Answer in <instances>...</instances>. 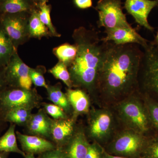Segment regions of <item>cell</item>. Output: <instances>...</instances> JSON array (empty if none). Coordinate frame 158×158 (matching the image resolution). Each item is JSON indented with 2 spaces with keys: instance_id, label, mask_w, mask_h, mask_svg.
<instances>
[{
  "instance_id": "1",
  "label": "cell",
  "mask_w": 158,
  "mask_h": 158,
  "mask_svg": "<svg viewBox=\"0 0 158 158\" xmlns=\"http://www.w3.org/2000/svg\"><path fill=\"white\" fill-rule=\"evenodd\" d=\"M143 53L138 44L116 45L109 41L99 73L98 91L107 96L116 97L138 88Z\"/></svg>"
},
{
  "instance_id": "2",
  "label": "cell",
  "mask_w": 158,
  "mask_h": 158,
  "mask_svg": "<svg viewBox=\"0 0 158 158\" xmlns=\"http://www.w3.org/2000/svg\"><path fill=\"white\" fill-rule=\"evenodd\" d=\"M72 37L77 48L75 59L68 67L73 87L96 92L108 42L102 41L97 31L83 27L76 29Z\"/></svg>"
},
{
  "instance_id": "3",
  "label": "cell",
  "mask_w": 158,
  "mask_h": 158,
  "mask_svg": "<svg viewBox=\"0 0 158 158\" xmlns=\"http://www.w3.org/2000/svg\"><path fill=\"white\" fill-rule=\"evenodd\" d=\"M42 97L36 88L8 86L0 93V117L9 110L23 108L33 110L41 106Z\"/></svg>"
},
{
  "instance_id": "4",
  "label": "cell",
  "mask_w": 158,
  "mask_h": 158,
  "mask_svg": "<svg viewBox=\"0 0 158 158\" xmlns=\"http://www.w3.org/2000/svg\"><path fill=\"white\" fill-rule=\"evenodd\" d=\"M144 50L138 72V87L158 98V47L150 41Z\"/></svg>"
},
{
  "instance_id": "5",
  "label": "cell",
  "mask_w": 158,
  "mask_h": 158,
  "mask_svg": "<svg viewBox=\"0 0 158 158\" xmlns=\"http://www.w3.org/2000/svg\"><path fill=\"white\" fill-rule=\"evenodd\" d=\"M121 0H99L94 9L98 12V28L112 29L133 28L123 11Z\"/></svg>"
},
{
  "instance_id": "6",
  "label": "cell",
  "mask_w": 158,
  "mask_h": 158,
  "mask_svg": "<svg viewBox=\"0 0 158 158\" xmlns=\"http://www.w3.org/2000/svg\"><path fill=\"white\" fill-rule=\"evenodd\" d=\"M31 14L23 12L0 15V23L17 49L31 38L29 31Z\"/></svg>"
},
{
  "instance_id": "7",
  "label": "cell",
  "mask_w": 158,
  "mask_h": 158,
  "mask_svg": "<svg viewBox=\"0 0 158 158\" xmlns=\"http://www.w3.org/2000/svg\"><path fill=\"white\" fill-rule=\"evenodd\" d=\"M119 110L123 120L134 131L143 135L149 131L151 121L147 109L140 102L128 100L121 104Z\"/></svg>"
},
{
  "instance_id": "8",
  "label": "cell",
  "mask_w": 158,
  "mask_h": 158,
  "mask_svg": "<svg viewBox=\"0 0 158 158\" xmlns=\"http://www.w3.org/2000/svg\"><path fill=\"white\" fill-rule=\"evenodd\" d=\"M146 141L142 134L135 131L125 132L111 143L110 152L108 153L115 156L140 158Z\"/></svg>"
},
{
  "instance_id": "9",
  "label": "cell",
  "mask_w": 158,
  "mask_h": 158,
  "mask_svg": "<svg viewBox=\"0 0 158 158\" xmlns=\"http://www.w3.org/2000/svg\"><path fill=\"white\" fill-rule=\"evenodd\" d=\"M30 69V67L20 58L17 50L15 51L5 69V77L8 86L31 89L33 83L29 73Z\"/></svg>"
},
{
  "instance_id": "10",
  "label": "cell",
  "mask_w": 158,
  "mask_h": 158,
  "mask_svg": "<svg viewBox=\"0 0 158 158\" xmlns=\"http://www.w3.org/2000/svg\"><path fill=\"white\" fill-rule=\"evenodd\" d=\"M157 6L156 0H126L124 8L138 25L153 32L154 28L148 23V17L152 9Z\"/></svg>"
},
{
  "instance_id": "11",
  "label": "cell",
  "mask_w": 158,
  "mask_h": 158,
  "mask_svg": "<svg viewBox=\"0 0 158 158\" xmlns=\"http://www.w3.org/2000/svg\"><path fill=\"white\" fill-rule=\"evenodd\" d=\"M104 32L106 36L101 38L104 42L111 41L116 45L135 44L141 46L144 49L149 45V40L142 37L134 28L105 29Z\"/></svg>"
},
{
  "instance_id": "12",
  "label": "cell",
  "mask_w": 158,
  "mask_h": 158,
  "mask_svg": "<svg viewBox=\"0 0 158 158\" xmlns=\"http://www.w3.org/2000/svg\"><path fill=\"white\" fill-rule=\"evenodd\" d=\"M113 124V117L108 111L98 110L94 112L89 121V135L96 140H103L109 135Z\"/></svg>"
},
{
  "instance_id": "13",
  "label": "cell",
  "mask_w": 158,
  "mask_h": 158,
  "mask_svg": "<svg viewBox=\"0 0 158 158\" xmlns=\"http://www.w3.org/2000/svg\"><path fill=\"white\" fill-rule=\"evenodd\" d=\"M53 119L48 116L44 109L32 114L25 127L29 135L51 139V129Z\"/></svg>"
},
{
  "instance_id": "14",
  "label": "cell",
  "mask_w": 158,
  "mask_h": 158,
  "mask_svg": "<svg viewBox=\"0 0 158 158\" xmlns=\"http://www.w3.org/2000/svg\"><path fill=\"white\" fill-rule=\"evenodd\" d=\"M16 135L23 151L27 154H43L56 148L55 144L46 138L19 131H16Z\"/></svg>"
},
{
  "instance_id": "15",
  "label": "cell",
  "mask_w": 158,
  "mask_h": 158,
  "mask_svg": "<svg viewBox=\"0 0 158 158\" xmlns=\"http://www.w3.org/2000/svg\"><path fill=\"white\" fill-rule=\"evenodd\" d=\"M75 118L53 119L51 129V139L59 145H65L75 132Z\"/></svg>"
},
{
  "instance_id": "16",
  "label": "cell",
  "mask_w": 158,
  "mask_h": 158,
  "mask_svg": "<svg viewBox=\"0 0 158 158\" xmlns=\"http://www.w3.org/2000/svg\"><path fill=\"white\" fill-rule=\"evenodd\" d=\"M89 145L85 133L76 131L63 150L66 158H86Z\"/></svg>"
},
{
  "instance_id": "17",
  "label": "cell",
  "mask_w": 158,
  "mask_h": 158,
  "mask_svg": "<svg viewBox=\"0 0 158 158\" xmlns=\"http://www.w3.org/2000/svg\"><path fill=\"white\" fill-rule=\"evenodd\" d=\"M65 94L74 114L73 118L77 115L88 113L90 102L88 95L84 90L80 88H68Z\"/></svg>"
},
{
  "instance_id": "18",
  "label": "cell",
  "mask_w": 158,
  "mask_h": 158,
  "mask_svg": "<svg viewBox=\"0 0 158 158\" xmlns=\"http://www.w3.org/2000/svg\"><path fill=\"white\" fill-rule=\"evenodd\" d=\"M37 6L32 0H0V15L27 12L31 13Z\"/></svg>"
},
{
  "instance_id": "19",
  "label": "cell",
  "mask_w": 158,
  "mask_h": 158,
  "mask_svg": "<svg viewBox=\"0 0 158 158\" xmlns=\"http://www.w3.org/2000/svg\"><path fill=\"white\" fill-rule=\"evenodd\" d=\"M48 98L54 104L60 107L65 113L69 115L73 111L72 108L67 98L65 93L62 90V85L60 83L56 85H48L46 88Z\"/></svg>"
},
{
  "instance_id": "20",
  "label": "cell",
  "mask_w": 158,
  "mask_h": 158,
  "mask_svg": "<svg viewBox=\"0 0 158 158\" xmlns=\"http://www.w3.org/2000/svg\"><path fill=\"white\" fill-rule=\"evenodd\" d=\"M15 126L11 123L6 132L0 138V152L16 153L25 157V152L18 146Z\"/></svg>"
},
{
  "instance_id": "21",
  "label": "cell",
  "mask_w": 158,
  "mask_h": 158,
  "mask_svg": "<svg viewBox=\"0 0 158 158\" xmlns=\"http://www.w3.org/2000/svg\"><path fill=\"white\" fill-rule=\"evenodd\" d=\"M0 23V68H5L17 51Z\"/></svg>"
},
{
  "instance_id": "22",
  "label": "cell",
  "mask_w": 158,
  "mask_h": 158,
  "mask_svg": "<svg viewBox=\"0 0 158 158\" xmlns=\"http://www.w3.org/2000/svg\"><path fill=\"white\" fill-rule=\"evenodd\" d=\"M29 31L30 37L41 39L43 37H52L48 28L40 19L38 8L31 12L29 20Z\"/></svg>"
},
{
  "instance_id": "23",
  "label": "cell",
  "mask_w": 158,
  "mask_h": 158,
  "mask_svg": "<svg viewBox=\"0 0 158 158\" xmlns=\"http://www.w3.org/2000/svg\"><path fill=\"white\" fill-rule=\"evenodd\" d=\"M32 111L26 108H16L6 112L1 116V118L5 122H9L25 127L33 114Z\"/></svg>"
},
{
  "instance_id": "24",
  "label": "cell",
  "mask_w": 158,
  "mask_h": 158,
  "mask_svg": "<svg viewBox=\"0 0 158 158\" xmlns=\"http://www.w3.org/2000/svg\"><path fill=\"white\" fill-rule=\"evenodd\" d=\"M77 48L75 44L65 43L55 48L52 52L59 61L68 67L76 57Z\"/></svg>"
},
{
  "instance_id": "25",
  "label": "cell",
  "mask_w": 158,
  "mask_h": 158,
  "mask_svg": "<svg viewBox=\"0 0 158 158\" xmlns=\"http://www.w3.org/2000/svg\"><path fill=\"white\" fill-rule=\"evenodd\" d=\"M37 8L40 19L43 23L48 28L52 34V37H61V34H59L57 32L52 22L50 15L52 9L51 5H47V3L37 4Z\"/></svg>"
},
{
  "instance_id": "26",
  "label": "cell",
  "mask_w": 158,
  "mask_h": 158,
  "mask_svg": "<svg viewBox=\"0 0 158 158\" xmlns=\"http://www.w3.org/2000/svg\"><path fill=\"white\" fill-rule=\"evenodd\" d=\"M48 72L52 74L55 78L62 81L68 88L73 87L68 67L63 62L59 61L53 67L48 70Z\"/></svg>"
},
{
  "instance_id": "27",
  "label": "cell",
  "mask_w": 158,
  "mask_h": 158,
  "mask_svg": "<svg viewBox=\"0 0 158 158\" xmlns=\"http://www.w3.org/2000/svg\"><path fill=\"white\" fill-rule=\"evenodd\" d=\"M46 69L44 66L39 65L36 68H30V76L32 83L36 87H44L46 89L48 85L46 82L44 74Z\"/></svg>"
},
{
  "instance_id": "28",
  "label": "cell",
  "mask_w": 158,
  "mask_h": 158,
  "mask_svg": "<svg viewBox=\"0 0 158 158\" xmlns=\"http://www.w3.org/2000/svg\"><path fill=\"white\" fill-rule=\"evenodd\" d=\"M141 156L142 158H158V136L147 140Z\"/></svg>"
},
{
  "instance_id": "29",
  "label": "cell",
  "mask_w": 158,
  "mask_h": 158,
  "mask_svg": "<svg viewBox=\"0 0 158 158\" xmlns=\"http://www.w3.org/2000/svg\"><path fill=\"white\" fill-rule=\"evenodd\" d=\"M41 106L48 115L52 116L53 119H65L69 118L68 115L62 108L54 104L42 103Z\"/></svg>"
},
{
  "instance_id": "30",
  "label": "cell",
  "mask_w": 158,
  "mask_h": 158,
  "mask_svg": "<svg viewBox=\"0 0 158 158\" xmlns=\"http://www.w3.org/2000/svg\"><path fill=\"white\" fill-rule=\"evenodd\" d=\"M146 109L152 123L158 129V103L148 101Z\"/></svg>"
},
{
  "instance_id": "31",
  "label": "cell",
  "mask_w": 158,
  "mask_h": 158,
  "mask_svg": "<svg viewBox=\"0 0 158 158\" xmlns=\"http://www.w3.org/2000/svg\"><path fill=\"white\" fill-rule=\"evenodd\" d=\"M104 149L96 142L89 145L86 158H105Z\"/></svg>"
},
{
  "instance_id": "32",
  "label": "cell",
  "mask_w": 158,
  "mask_h": 158,
  "mask_svg": "<svg viewBox=\"0 0 158 158\" xmlns=\"http://www.w3.org/2000/svg\"><path fill=\"white\" fill-rule=\"evenodd\" d=\"M40 158H66L63 149L55 148L42 154Z\"/></svg>"
},
{
  "instance_id": "33",
  "label": "cell",
  "mask_w": 158,
  "mask_h": 158,
  "mask_svg": "<svg viewBox=\"0 0 158 158\" xmlns=\"http://www.w3.org/2000/svg\"><path fill=\"white\" fill-rule=\"evenodd\" d=\"M77 7L80 9H87L92 7V0H73Z\"/></svg>"
},
{
  "instance_id": "34",
  "label": "cell",
  "mask_w": 158,
  "mask_h": 158,
  "mask_svg": "<svg viewBox=\"0 0 158 158\" xmlns=\"http://www.w3.org/2000/svg\"><path fill=\"white\" fill-rule=\"evenodd\" d=\"M5 68H0V93L8 87L5 77Z\"/></svg>"
},
{
  "instance_id": "35",
  "label": "cell",
  "mask_w": 158,
  "mask_h": 158,
  "mask_svg": "<svg viewBox=\"0 0 158 158\" xmlns=\"http://www.w3.org/2000/svg\"><path fill=\"white\" fill-rule=\"evenodd\" d=\"M104 153L105 158H135L127 157L121 156L113 155L110 154L107 152L106 151V150H105V149L104 152Z\"/></svg>"
},
{
  "instance_id": "36",
  "label": "cell",
  "mask_w": 158,
  "mask_h": 158,
  "mask_svg": "<svg viewBox=\"0 0 158 158\" xmlns=\"http://www.w3.org/2000/svg\"><path fill=\"white\" fill-rule=\"evenodd\" d=\"M150 43L152 45L156 46L158 47V30L154 39L152 41H150Z\"/></svg>"
},
{
  "instance_id": "37",
  "label": "cell",
  "mask_w": 158,
  "mask_h": 158,
  "mask_svg": "<svg viewBox=\"0 0 158 158\" xmlns=\"http://www.w3.org/2000/svg\"><path fill=\"white\" fill-rule=\"evenodd\" d=\"M48 0H37V4H44V3H47L48 2Z\"/></svg>"
},
{
  "instance_id": "38",
  "label": "cell",
  "mask_w": 158,
  "mask_h": 158,
  "mask_svg": "<svg viewBox=\"0 0 158 158\" xmlns=\"http://www.w3.org/2000/svg\"><path fill=\"white\" fill-rule=\"evenodd\" d=\"M25 158H36L34 156V155L32 154H27V155L25 156Z\"/></svg>"
},
{
  "instance_id": "39",
  "label": "cell",
  "mask_w": 158,
  "mask_h": 158,
  "mask_svg": "<svg viewBox=\"0 0 158 158\" xmlns=\"http://www.w3.org/2000/svg\"><path fill=\"white\" fill-rule=\"evenodd\" d=\"M3 123L6 122H5L3 121L2 119V118L0 117V132H1V131L2 130V127Z\"/></svg>"
},
{
  "instance_id": "40",
  "label": "cell",
  "mask_w": 158,
  "mask_h": 158,
  "mask_svg": "<svg viewBox=\"0 0 158 158\" xmlns=\"http://www.w3.org/2000/svg\"><path fill=\"white\" fill-rule=\"evenodd\" d=\"M1 152H0V158H6L4 155Z\"/></svg>"
},
{
  "instance_id": "41",
  "label": "cell",
  "mask_w": 158,
  "mask_h": 158,
  "mask_svg": "<svg viewBox=\"0 0 158 158\" xmlns=\"http://www.w3.org/2000/svg\"><path fill=\"white\" fill-rule=\"evenodd\" d=\"M32 1H33V2H34V3H35V4H36V5H37V0H32Z\"/></svg>"
},
{
  "instance_id": "42",
  "label": "cell",
  "mask_w": 158,
  "mask_h": 158,
  "mask_svg": "<svg viewBox=\"0 0 158 158\" xmlns=\"http://www.w3.org/2000/svg\"><path fill=\"white\" fill-rule=\"evenodd\" d=\"M156 1L157 2V4H158L157 7H158V0H156Z\"/></svg>"
}]
</instances>
